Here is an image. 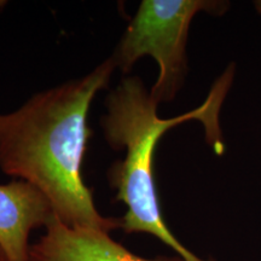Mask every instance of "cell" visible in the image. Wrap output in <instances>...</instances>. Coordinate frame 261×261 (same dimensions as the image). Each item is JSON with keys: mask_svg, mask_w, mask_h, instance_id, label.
<instances>
[{"mask_svg": "<svg viewBox=\"0 0 261 261\" xmlns=\"http://www.w3.org/2000/svg\"><path fill=\"white\" fill-rule=\"evenodd\" d=\"M115 69L109 57L85 76L41 91L15 112L0 114V169L38 188L57 219L69 227L109 233L121 227V219L98 212L81 174L92 135L90 107Z\"/></svg>", "mask_w": 261, "mask_h": 261, "instance_id": "1", "label": "cell"}, {"mask_svg": "<svg viewBox=\"0 0 261 261\" xmlns=\"http://www.w3.org/2000/svg\"><path fill=\"white\" fill-rule=\"evenodd\" d=\"M226 73L212 89L203 104L172 119L158 115L160 104L138 76H125L106 98L107 113L100 119L104 137L114 150L126 149L123 161H116L108 171L110 187L116 190L115 201L126 204L121 219L126 233H150L177 253L184 261L203 260L179 242L165 223L154 177V154L159 140L172 127L197 120L203 123L205 138L218 154L224 149L220 136L219 112L231 83Z\"/></svg>", "mask_w": 261, "mask_h": 261, "instance_id": "2", "label": "cell"}, {"mask_svg": "<svg viewBox=\"0 0 261 261\" xmlns=\"http://www.w3.org/2000/svg\"><path fill=\"white\" fill-rule=\"evenodd\" d=\"M254 4H255L256 11L259 12V15H261V0H259V2H255V3H254Z\"/></svg>", "mask_w": 261, "mask_h": 261, "instance_id": "7", "label": "cell"}, {"mask_svg": "<svg viewBox=\"0 0 261 261\" xmlns=\"http://www.w3.org/2000/svg\"><path fill=\"white\" fill-rule=\"evenodd\" d=\"M228 8L230 3L220 0H143L110 57L125 75L139 58H154L159 76L150 93L159 104L172 102L188 75L192 19L201 11L220 16Z\"/></svg>", "mask_w": 261, "mask_h": 261, "instance_id": "3", "label": "cell"}, {"mask_svg": "<svg viewBox=\"0 0 261 261\" xmlns=\"http://www.w3.org/2000/svg\"><path fill=\"white\" fill-rule=\"evenodd\" d=\"M5 4H6V2H0V9H2Z\"/></svg>", "mask_w": 261, "mask_h": 261, "instance_id": "8", "label": "cell"}, {"mask_svg": "<svg viewBox=\"0 0 261 261\" xmlns=\"http://www.w3.org/2000/svg\"><path fill=\"white\" fill-rule=\"evenodd\" d=\"M29 256L31 261H184L178 255L154 259L136 255L109 232L69 227L56 217L38 242L31 244Z\"/></svg>", "mask_w": 261, "mask_h": 261, "instance_id": "4", "label": "cell"}, {"mask_svg": "<svg viewBox=\"0 0 261 261\" xmlns=\"http://www.w3.org/2000/svg\"><path fill=\"white\" fill-rule=\"evenodd\" d=\"M56 217L51 202L31 182L0 185V246L9 261H31L29 236Z\"/></svg>", "mask_w": 261, "mask_h": 261, "instance_id": "5", "label": "cell"}, {"mask_svg": "<svg viewBox=\"0 0 261 261\" xmlns=\"http://www.w3.org/2000/svg\"><path fill=\"white\" fill-rule=\"evenodd\" d=\"M0 261H9L8 256H6L5 252H4V250H3L2 246H0Z\"/></svg>", "mask_w": 261, "mask_h": 261, "instance_id": "6", "label": "cell"}]
</instances>
